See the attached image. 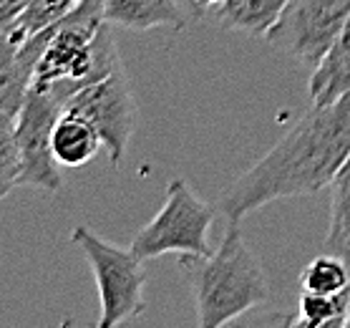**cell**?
<instances>
[{
	"mask_svg": "<svg viewBox=\"0 0 350 328\" xmlns=\"http://www.w3.org/2000/svg\"><path fill=\"white\" fill-rule=\"evenodd\" d=\"M350 157V94L327 106H312L262 160L219 194L227 223L275 200L310 197L333 184Z\"/></svg>",
	"mask_w": 350,
	"mask_h": 328,
	"instance_id": "obj_1",
	"label": "cell"
},
{
	"mask_svg": "<svg viewBox=\"0 0 350 328\" xmlns=\"http://www.w3.org/2000/svg\"><path fill=\"white\" fill-rule=\"evenodd\" d=\"M176 268L194 296L199 328L227 326L270 296L262 265L247 245L239 223L227 225L209 255H179Z\"/></svg>",
	"mask_w": 350,
	"mask_h": 328,
	"instance_id": "obj_2",
	"label": "cell"
},
{
	"mask_svg": "<svg viewBox=\"0 0 350 328\" xmlns=\"http://www.w3.org/2000/svg\"><path fill=\"white\" fill-rule=\"evenodd\" d=\"M71 242L83 253L98 288V328H113L136 318L146 308L144 286L146 268L131 248H119L79 225L71 230Z\"/></svg>",
	"mask_w": 350,
	"mask_h": 328,
	"instance_id": "obj_3",
	"label": "cell"
},
{
	"mask_svg": "<svg viewBox=\"0 0 350 328\" xmlns=\"http://www.w3.org/2000/svg\"><path fill=\"white\" fill-rule=\"evenodd\" d=\"M217 210L199 200L187 179L174 177L167 184V200L149 225L134 235L129 248L142 260L176 253V255H209V227Z\"/></svg>",
	"mask_w": 350,
	"mask_h": 328,
	"instance_id": "obj_4",
	"label": "cell"
},
{
	"mask_svg": "<svg viewBox=\"0 0 350 328\" xmlns=\"http://www.w3.org/2000/svg\"><path fill=\"white\" fill-rule=\"evenodd\" d=\"M350 0H287L267 43L305 71H315L340 38Z\"/></svg>",
	"mask_w": 350,
	"mask_h": 328,
	"instance_id": "obj_5",
	"label": "cell"
},
{
	"mask_svg": "<svg viewBox=\"0 0 350 328\" xmlns=\"http://www.w3.org/2000/svg\"><path fill=\"white\" fill-rule=\"evenodd\" d=\"M66 101L53 91L31 86L25 104L16 119V139L21 147V177L18 187H33L40 192H58L64 187L61 164L53 154V127Z\"/></svg>",
	"mask_w": 350,
	"mask_h": 328,
	"instance_id": "obj_6",
	"label": "cell"
},
{
	"mask_svg": "<svg viewBox=\"0 0 350 328\" xmlns=\"http://www.w3.org/2000/svg\"><path fill=\"white\" fill-rule=\"evenodd\" d=\"M64 109L86 116L104 139V149L113 167L124 164L129 142L136 127V101L124 68L76 91Z\"/></svg>",
	"mask_w": 350,
	"mask_h": 328,
	"instance_id": "obj_7",
	"label": "cell"
},
{
	"mask_svg": "<svg viewBox=\"0 0 350 328\" xmlns=\"http://www.w3.org/2000/svg\"><path fill=\"white\" fill-rule=\"evenodd\" d=\"M106 23L129 31L174 28L182 31L189 21H197L184 0H101Z\"/></svg>",
	"mask_w": 350,
	"mask_h": 328,
	"instance_id": "obj_8",
	"label": "cell"
},
{
	"mask_svg": "<svg viewBox=\"0 0 350 328\" xmlns=\"http://www.w3.org/2000/svg\"><path fill=\"white\" fill-rule=\"evenodd\" d=\"M104 139L98 129L79 112L64 109L53 127V154L61 167H83L101 152Z\"/></svg>",
	"mask_w": 350,
	"mask_h": 328,
	"instance_id": "obj_9",
	"label": "cell"
},
{
	"mask_svg": "<svg viewBox=\"0 0 350 328\" xmlns=\"http://www.w3.org/2000/svg\"><path fill=\"white\" fill-rule=\"evenodd\" d=\"M308 94L312 106H327L350 94V16L342 25L340 38L335 40L333 51L310 73Z\"/></svg>",
	"mask_w": 350,
	"mask_h": 328,
	"instance_id": "obj_10",
	"label": "cell"
},
{
	"mask_svg": "<svg viewBox=\"0 0 350 328\" xmlns=\"http://www.w3.org/2000/svg\"><path fill=\"white\" fill-rule=\"evenodd\" d=\"M285 5L287 0H222L217 5V23L224 31L267 38V33L278 25Z\"/></svg>",
	"mask_w": 350,
	"mask_h": 328,
	"instance_id": "obj_11",
	"label": "cell"
},
{
	"mask_svg": "<svg viewBox=\"0 0 350 328\" xmlns=\"http://www.w3.org/2000/svg\"><path fill=\"white\" fill-rule=\"evenodd\" d=\"M79 3L81 0H31L16 23L0 28V46H21L31 36L66 18Z\"/></svg>",
	"mask_w": 350,
	"mask_h": 328,
	"instance_id": "obj_12",
	"label": "cell"
},
{
	"mask_svg": "<svg viewBox=\"0 0 350 328\" xmlns=\"http://www.w3.org/2000/svg\"><path fill=\"white\" fill-rule=\"evenodd\" d=\"M330 223L325 232L327 253L340 255L350 268V157L330 184Z\"/></svg>",
	"mask_w": 350,
	"mask_h": 328,
	"instance_id": "obj_13",
	"label": "cell"
},
{
	"mask_svg": "<svg viewBox=\"0 0 350 328\" xmlns=\"http://www.w3.org/2000/svg\"><path fill=\"white\" fill-rule=\"evenodd\" d=\"M350 316V288L342 293H310L303 290L297 301V316L290 323L300 328H327L345 326Z\"/></svg>",
	"mask_w": 350,
	"mask_h": 328,
	"instance_id": "obj_14",
	"label": "cell"
},
{
	"mask_svg": "<svg viewBox=\"0 0 350 328\" xmlns=\"http://www.w3.org/2000/svg\"><path fill=\"white\" fill-rule=\"evenodd\" d=\"M300 286L303 290L310 293H342L350 288V268L340 255L335 253H325V255L315 257L305 265L300 273Z\"/></svg>",
	"mask_w": 350,
	"mask_h": 328,
	"instance_id": "obj_15",
	"label": "cell"
},
{
	"mask_svg": "<svg viewBox=\"0 0 350 328\" xmlns=\"http://www.w3.org/2000/svg\"><path fill=\"white\" fill-rule=\"evenodd\" d=\"M21 147L16 139V119L0 116V197H8L21 177Z\"/></svg>",
	"mask_w": 350,
	"mask_h": 328,
	"instance_id": "obj_16",
	"label": "cell"
},
{
	"mask_svg": "<svg viewBox=\"0 0 350 328\" xmlns=\"http://www.w3.org/2000/svg\"><path fill=\"white\" fill-rule=\"evenodd\" d=\"M31 0H0V28L16 23L18 16L28 8Z\"/></svg>",
	"mask_w": 350,
	"mask_h": 328,
	"instance_id": "obj_17",
	"label": "cell"
},
{
	"mask_svg": "<svg viewBox=\"0 0 350 328\" xmlns=\"http://www.w3.org/2000/svg\"><path fill=\"white\" fill-rule=\"evenodd\" d=\"M184 5H187V8H189L191 13H194V18H202V13H204V10H202L197 5V0H184Z\"/></svg>",
	"mask_w": 350,
	"mask_h": 328,
	"instance_id": "obj_18",
	"label": "cell"
},
{
	"mask_svg": "<svg viewBox=\"0 0 350 328\" xmlns=\"http://www.w3.org/2000/svg\"><path fill=\"white\" fill-rule=\"evenodd\" d=\"M219 3H222V0H197V5H199V8H202V10L212 8V5H215V8H217Z\"/></svg>",
	"mask_w": 350,
	"mask_h": 328,
	"instance_id": "obj_19",
	"label": "cell"
},
{
	"mask_svg": "<svg viewBox=\"0 0 350 328\" xmlns=\"http://www.w3.org/2000/svg\"><path fill=\"white\" fill-rule=\"evenodd\" d=\"M345 326H348V328H350V316H348V323H345Z\"/></svg>",
	"mask_w": 350,
	"mask_h": 328,
	"instance_id": "obj_20",
	"label": "cell"
}]
</instances>
